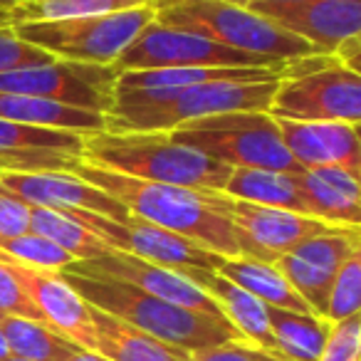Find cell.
Segmentation results:
<instances>
[{
	"label": "cell",
	"mask_w": 361,
	"mask_h": 361,
	"mask_svg": "<svg viewBox=\"0 0 361 361\" xmlns=\"http://www.w3.org/2000/svg\"><path fill=\"white\" fill-rule=\"evenodd\" d=\"M6 6H0V27H8V20H6Z\"/></svg>",
	"instance_id": "cell-40"
},
{
	"label": "cell",
	"mask_w": 361,
	"mask_h": 361,
	"mask_svg": "<svg viewBox=\"0 0 361 361\" xmlns=\"http://www.w3.org/2000/svg\"><path fill=\"white\" fill-rule=\"evenodd\" d=\"M30 231L47 238V240L55 243L57 247H62L75 262L94 260V257H102L109 252V247H106L99 238L92 235L85 226L72 221L65 213L50 211V208L30 206Z\"/></svg>",
	"instance_id": "cell-28"
},
{
	"label": "cell",
	"mask_w": 361,
	"mask_h": 361,
	"mask_svg": "<svg viewBox=\"0 0 361 361\" xmlns=\"http://www.w3.org/2000/svg\"><path fill=\"white\" fill-rule=\"evenodd\" d=\"M231 221L247 235V240L265 255L267 262L292 252L297 245L312 240L317 235H326L339 228L326 226L310 216H300L295 211L282 208L255 206V203L233 201L231 198Z\"/></svg>",
	"instance_id": "cell-18"
},
{
	"label": "cell",
	"mask_w": 361,
	"mask_h": 361,
	"mask_svg": "<svg viewBox=\"0 0 361 361\" xmlns=\"http://www.w3.org/2000/svg\"><path fill=\"white\" fill-rule=\"evenodd\" d=\"M82 161L149 183L221 193L233 171L226 164L176 144L164 131H92L85 134Z\"/></svg>",
	"instance_id": "cell-3"
},
{
	"label": "cell",
	"mask_w": 361,
	"mask_h": 361,
	"mask_svg": "<svg viewBox=\"0 0 361 361\" xmlns=\"http://www.w3.org/2000/svg\"><path fill=\"white\" fill-rule=\"evenodd\" d=\"M282 80H216L180 90L169 102L139 109H109L106 131H173L193 119L228 111H267Z\"/></svg>",
	"instance_id": "cell-6"
},
{
	"label": "cell",
	"mask_w": 361,
	"mask_h": 361,
	"mask_svg": "<svg viewBox=\"0 0 361 361\" xmlns=\"http://www.w3.org/2000/svg\"><path fill=\"white\" fill-rule=\"evenodd\" d=\"M331 57H334V62H339L341 67H346V70L359 72V57H361L359 35L346 37L344 42H339V45L334 47V52H331Z\"/></svg>",
	"instance_id": "cell-36"
},
{
	"label": "cell",
	"mask_w": 361,
	"mask_h": 361,
	"mask_svg": "<svg viewBox=\"0 0 361 361\" xmlns=\"http://www.w3.org/2000/svg\"><path fill=\"white\" fill-rule=\"evenodd\" d=\"M0 119L18 121V124L27 126H45V129L80 131V134L104 131V114L77 109V106H67L60 104V102L3 94V92H0Z\"/></svg>",
	"instance_id": "cell-23"
},
{
	"label": "cell",
	"mask_w": 361,
	"mask_h": 361,
	"mask_svg": "<svg viewBox=\"0 0 361 361\" xmlns=\"http://www.w3.org/2000/svg\"><path fill=\"white\" fill-rule=\"evenodd\" d=\"M356 250H359V231L339 228L334 233L302 243L292 252L277 257L272 265L282 272V277L290 282L292 290L307 302V307L314 314L324 317L331 282L346 257Z\"/></svg>",
	"instance_id": "cell-13"
},
{
	"label": "cell",
	"mask_w": 361,
	"mask_h": 361,
	"mask_svg": "<svg viewBox=\"0 0 361 361\" xmlns=\"http://www.w3.org/2000/svg\"><path fill=\"white\" fill-rule=\"evenodd\" d=\"M183 277L198 285L218 307L223 317L233 324V329L252 346H260L265 351L277 354L275 341H272L270 322H267V305H262L257 297L245 292L243 287L233 285L216 270H183Z\"/></svg>",
	"instance_id": "cell-20"
},
{
	"label": "cell",
	"mask_w": 361,
	"mask_h": 361,
	"mask_svg": "<svg viewBox=\"0 0 361 361\" xmlns=\"http://www.w3.org/2000/svg\"><path fill=\"white\" fill-rule=\"evenodd\" d=\"M70 361H106L104 356H99L97 351H85V349H80L75 356H72Z\"/></svg>",
	"instance_id": "cell-37"
},
{
	"label": "cell",
	"mask_w": 361,
	"mask_h": 361,
	"mask_svg": "<svg viewBox=\"0 0 361 361\" xmlns=\"http://www.w3.org/2000/svg\"><path fill=\"white\" fill-rule=\"evenodd\" d=\"M8 356H11V351H8V344H6V339H3V334H0V361H6Z\"/></svg>",
	"instance_id": "cell-38"
},
{
	"label": "cell",
	"mask_w": 361,
	"mask_h": 361,
	"mask_svg": "<svg viewBox=\"0 0 361 361\" xmlns=\"http://www.w3.org/2000/svg\"><path fill=\"white\" fill-rule=\"evenodd\" d=\"M216 272L226 277V280H231L233 285L250 292L252 297H257L267 307L292 312H312L307 307V302L292 290V285L282 277V272L272 262L247 260V257H223Z\"/></svg>",
	"instance_id": "cell-24"
},
{
	"label": "cell",
	"mask_w": 361,
	"mask_h": 361,
	"mask_svg": "<svg viewBox=\"0 0 361 361\" xmlns=\"http://www.w3.org/2000/svg\"><path fill=\"white\" fill-rule=\"evenodd\" d=\"M154 11V20L161 25L196 32L218 45L270 62H295L322 55L302 37L228 0H169Z\"/></svg>",
	"instance_id": "cell-4"
},
{
	"label": "cell",
	"mask_w": 361,
	"mask_h": 361,
	"mask_svg": "<svg viewBox=\"0 0 361 361\" xmlns=\"http://www.w3.org/2000/svg\"><path fill=\"white\" fill-rule=\"evenodd\" d=\"M16 3H20V0H0V6H6V8L16 6Z\"/></svg>",
	"instance_id": "cell-41"
},
{
	"label": "cell",
	"mask_w": 361,
	"mask_h": 361,
	"mask_svg": "<svg viewBox=\"0 0 361 361\" xmlns=\"http://www.w3.org/2000/svg\"><path fill=\"white\" fill-rule=\"evenodd\" d=\"M85 134L67 129H45L0 119V173L72 171L82 161Z\"/></svg>",
	"instance_id": "cell-16"
},
{
	"label": "cell",
	"mask_w": 361,
	"mask_h": 361,
	"mask_svg": "<svg viewBox=\"0 0 361 361\" xmlns=\"http://www.w3.org/2000/svg\"><path fill=\"white\" fill-rule=\"evenodd\" d=\"M0 260L11 267L16 280L30 297L35 310L40 312L42 322L57 334L67 336L72 344L85 351H97L94 324H92L90 305L72 290L70 282L55 270H37L20 262H13L8 255L0 252Z\"/></svg>",
	"instance_id": "cell-14"
},
{
	"label": "cell",
	"mask_w": 361,
	"mask_h": 361,
	"mask_svg": "<svg viewBox=\"0 0 361 361\" xmlns=\"http://www.w3.org/2000/svg\"><path fill=\"white\" fill-rule=\"evenodd\" d=\"M57 62L45 50L20 40L13 27H0V75L3 72L23 70V67H37V65H52Z\"/></svg>",
	"instance_id": "cell-32"
},
{
	"label": "cell",
	"mask_w": 361,
	"mask_h": 361,
	"mask_svg": "<svg viewBox=\"0 0 361 361\" xmlns=\"http://www.w3.org/2000/svg\"><path fill=\"white\" fill-rule=\"evenodd\" d=\"M297 186L305 201L307 216L334 228H356L361 221V183L359 173L346 169L297 171Z\"/></svg>",
	"instance_id": "cell-19"
},
{
	"label": "cell",
	"mask_w": 361,
	"mask_h": 361,
	"mask_svg": "<svg viewBox=\"0 0 361 361\" xmlns=\"http://www.w3.org/2000/svg\"><path fill=\"white\" fill-rule=\"evenodd\" d=\"M272 341L287 361H317L326 344L331 322L312 312H292L267 307Z\"/></svg>",
	"instance_id": "cell-25"
},
{
	"label": "cell",
	"mask_w": 361,
	"mask_h": 361,
	"mask_svg": "<svg viewBox=\"0 0 361 361\" xmlns=\"http://www.w3.org/2000/svg\"><path fill=\"white\" fill-rule=\"evenodd\" d=\"M97 336V354L106 361H191V354L173 344H166L126 322L90 307Z\"/></svg>",
	"instance_id": "cell-21"
},
{
	"label": "cell",
	"mask_w": 361,
	"mask_h": 361,
	"mask_svg": "<svg viewBox=\"0 0 361 361\" xmlns=\"http://www.w3.org/2000/svg\"><path fill=\"white\" fill-rule=\"evenodd\" d=\"M0 319H3V317H0Z\"/></svg>",
	"instance_id": "cell-42"
},
{
	"label": "cell",
	"mask_w": 361,
	"mask_h": 361,
	"mask_svg": "<svg viewBox=\"0 0 361 361\" xmlns=\"http://www.w3.org/2000/svg\"><path fill=\"white\" fill-rule=\"evenodd\" d=\"M0 252L8 255L13 262H20L27 267H37V270H55L62 272L67 265H72V257L67 255L62 247L50 243L47 238L37 235V233L27 231L23 235L0 240Z\"/></svg>",
	"instance_id": "cell-29"
},
{
	"label": "cell",
	"mask_w": 361,
	"mask_h": 361,
	"mask_svg": "<svg viewBox=\"0 0 361 361\" xmlns=\"http://www.w3.org/2000/svg\"><path fill=\"white\" fill-rule=\"evenodd\" d=\"M275 121L280 126L287 154L302 171L336 166L361 176L359 126L344 124V121Z\"/></svg>",
	"instance_id": "cell-17"
},
{
	"label": "cell",
	"mask_w": 361,
	"mask_h": 361,
	"mask_svg": "<svg viewBox=\"0 0 361 361\" xmlns=\"http://www.w3.org/2000/svg\"><path fill=\"white\" fill-rule=\"evenodd\" d=\"M0 188H6L27 206L50 208V211H90L106 216L111 221H126L129 208L104 193L102 188L87 183L70 171H37V173H0Z\"/></svg>",
	"instance_id": "cell-15"
},
{
	"label": "cell",
	"mask_w": 361,
	"mask_h": 361,
	"mask_svg": "<svg viewBox=\"0 0 361 361\" xmlns=\"http://www.w3.org/2000/svg\"><path fill=\"white\" fill-rule=\"evenodd\" d=\"M65 272H75V275H90V277H109V280H119L126 285L136 287V290L154 295L171 305L186 307L193 312H203V314L223 317L221 307L206 295L198 285H193L188 277L180 272L169 270V267L146 262L129 252H116L109 250L106 255L94 257V260H82L72 262L65 267Z\"/></svg>",
	"instance_id": "cell-12"
},
{
	"label": "cell",
	"mask_w": 361,
	"mask_h": 361,
	"mask_svg": "<svg viewBox=\"0 0 361 361\" xmlns=\"http://www.w3.org/2000/svg\"><path fill=\"white\" fill-rule=\"evenodd\" d=\"M361 354V314L331 322L329 336L317 361H359Z\"/></svg>",
	"instance_id": "cell-31"
},
{
	"label": "cell",
	"mask_w": 361,
	"mask_h": 361,
	"mask_svg": "<svg viewBox=\"0 0 361 361\" xmlns=\"http://www.w3.org/2000/svg\"><path fill=\"white\" fill-rule=\"evenodd\" d=\"M156 6V0H20L6 11L8 27L23 23H45L62 20V18H85V16H106L131 8Z\"/></svg>",
	"instance_id": "cell-27"
},
{
	"label": "cell",
	"mask_w": 361,
	"mask_h": 361,
	"mask_svg": "<svg viewBox=\"0 0 361 361\" xmlns=\"http://www.w3.org/2000/svg\"><path fill=\"white\" fill-rule=\"evenodd\" d=\"M247 11L331 55L339 42L361 32V0H255Z\"/></svg>",
	"instance_id": "cell-11"
},
{
	"label": "cell",
	"mask_w": 361,
	"mask_h": 361,
	"mask_svg": "<svg viewBox=\"0 0 361 361\" xmlns=\"http://www.w3.org/2000/svg\"><path fill=\"white\" fill-rule=\"evenodd\" d=\"M191 361H287L285 356L252 346L247 341H233V344L211 346V349L193 351Z\"/></svg>",
	"instance_id": "cell-34"
},
{
	"label": "cell",
	"mask_w": 361,
	"mask_h": 361,
	"mask_svg": "<svg viewBox=\"0 0 361 361\" xmlns=\"http://www.w3.org/2000/svg\"><path fill=\"white\" fill-rule=\"evenodd\" d=\"M0 317H20V319L42 322L40 312L25 295L20 282L11 272V267L0 260Z\"/></svg>",
	"instance_id": "cell-33"
},
{
	"label": "cell",
	"mask_w": 361,
	"mask_h": 361,
	"mask_svg": "<svg viewBox=\"0 0 361 361\" xmlns=\"http://www.w3.org/2000/svg\"><path fill=\"white\" fill-rule=\"evenodd\" d=\"M161 3H169V0H156V6H161ZM228 3H235V6H247V3H255V0H228Z\"/></svg>",
	"instance_id": "cell-39"
},
{
	"label": "cell",
	"mask_w": 361,
	"mask_h": 361,
	"mask_svg": "<svg viewBox=\"0 0 361 361\" xmlns=\"http://www.w3.org/2000/svg\"><path fill=\"white\" fill-rule=\"evenodd\" d=\"M0 334L6 339L8 351L27 361H70L80 351L67 336L57 334L45 322L20 319V317H3Z\"/></svg>",
	"instance_id": "cell-26"
},
{
	"label": "cell",
	"mask_w": 361,
	"mask_h": 361,
	"mask_svg": "<svg viewBox=\"0 0 361 361\" xmlns=\"http://www.w3.org/2000/svg\"><path fill=\"white\" fill-rule=\"evenodd\" d=\"M223 193L233 201L282 208V211H295L300 216H307L305 201H302L300 186H297V173H290V171L233 169Z\"/></svg>",
	"instance_id": "cell-22"
},
{
	"label": "cell",
	"mask_w": 361,
	"mask_h": 361,
	"mask_svg": "<svg viewBox=\"0 0 361 361\" xmlns=\"http://www.w3.org/2000/svg\"><path fill=\"white\" fill-rule=\"evenodd\" d=\"M70 173L109 193L111 198L124 203L134 216L171 233H178L206 250L218 252L223 257H247V260L267 262L265 255L247 240L245 233L231 221V198L226 193L149 183V180L129 178L114 171L97 169L85 161L72 166Z\"/></svg>",
	"instance_id": "cell-1"
},
{
	"label": "cell",
	"mask_w": 361,
	"mask_h": 361,
	"mask_svg": "<svg viewBox=\"0 0 361 361\" xmlns=\"http://www.w3.org/2000/svg\"><path fill=\"white\" fill-rule=\"evenodd\" d=\"M154 8L144 6L106 16L23 23L13 30L20 40L40 47L55 60L111 67L129 42L154 20Z\"/></svg>",
	"instance_id": "cell-7"
},
{
	"label": "cell",
	"mask_w": 361,
	"mask_h": 361,
	"mask_svg": "<svg viewBox=\"0 0 361 361\" xmlns=\"http://www.w3.org/2000/svg\"><path fill=\"white\" fill-rule=\"evenodd\" d=\"M297 62V60H295ZM292 62H270L255 55L231 50L196 32L176 30L151 20L124 52L116 57L111 72L129 70H223V67H287Z\"/></svg>",
	"instance_id": "cell-9"
},
{
	"label": "cell",
	"mask_w": 361,
	"mask_h": 361,
	"mask_svg": "<svg viewBox=\"0 0 361 361\" xmlns=\"http://www.w3.org/2000/svg\"><path fill=\"white\" fill-rule=\"evenodd\" d=\"M267 114L292 121H344L359 126L361 77L331 55L307 57L280 82Z\"/></svg>",
	"instance_id": "cell-8"
},
{
	"label": "cell",
	"mask_w": 361,
	"mask_h": 361,
	"mask_svg": "<svg viewBox=\"0 0 361 361\" xmlns=\"http://www.w3.org/2000/svg\"><path fill=\"white\" fill-rule=\"evenodd\" d=\"M361 310V252H351L339 267L334 282L326 295L324 319L341 322L346 317L359 314Z\"/></svg>",
	"instance_id": "cell-30"
},
{
	"label": "cell",
	"mask_w": 361,
	"mask_h": 361,
	"mask_svg": "<svg viewBox=\"0 0 361 361\" xmlns=\"http://www.w3.org/2000/svg\"><path fill=\"white\" fill-rule=\"evenodd\" d=\"M62 277L90 307H97L131 324L134 329L178 346L188 354L211 349V346L233 344V341H245L226 317L203 314V312L171 305V302L146 295L126 282L109 280V277L75 275L65 270H62Z\"/></svg>",
	"instance_id": "cell-2"
},
{
	"label": "cell",
	"mask_w": 361,
	"mask_h": 361,
	"mask_svg": "<svg viewBox=\"0 0 361 361\" xmlns=\"http://www.w3.org/2000/svg\"><path fill=\"white\" fill-rule=\"evenodd\" d=\"M30 231V206L0 188V240Z\"/></svg>",
	"instance_id": "cell-35"
},
{
	"label": "cell",
	"mask_w": 361,
	"mask_h": 361,
	"mask_svg": "<svg viewBox=\"0 0 361 361\" xmlns=\"http://www.w3.org/2000/svg\"><path fill=\"white\" fill-rule=\"evenodd\" d=\"M111 85H114L111 67L62 60L0 75L3 94L50 99L77 106V109L97 111V114H106V109L111 106Z\"/></svg>",
	"instance_id": "cell-10"
},
{
	"label": "cell",
	"mask_w": 361,
	"mask_h": 361,
	"mask_svg": "<svg viewBox=\"0 0 361 361\" xmlns=\"http://www.w3.org/2000/svg\"><path fill=\"white\" fill-rule=\"evenodd\" d=\"M176 144L193 149L228 169L302 171L282 144L280 126L267 111H228L193 119L169 131Z\"/></svg>",
	"instance_id": "cell-5"
}]
</instances>
